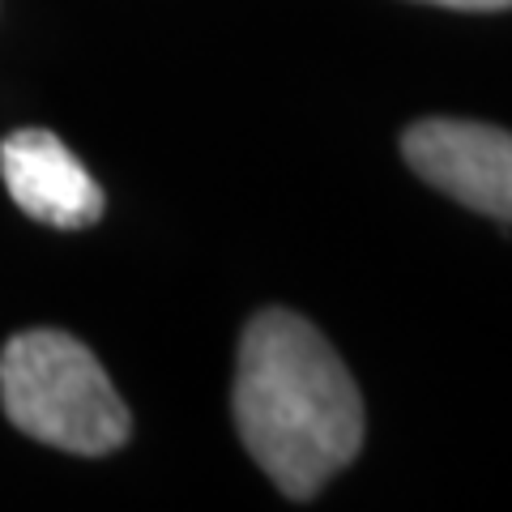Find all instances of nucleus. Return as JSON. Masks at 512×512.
Returning <instances> with one entry per match:
<instances>
[{"label":"nucleus","instance_id":"f03ea898","mask_svg":"<svg viewBox=\"0 0 512 512\" xmlns=\"http://www.w3.org/2000/svg\"><path fill=\"white\" fill-rule=\"evenodd\" d=\"M0 406L30 440L77 457H107L133 419L99 359L60 329H26L0 350Z\"/></svg>","mask_w":512,"mask_h":512},{"label":"nucleus","instance_id":"f257e3e1","mask_svg":"<svg viewBox=\"0 0 512 512\" xmlns=\"http://www.w3.org/2000/svg\"><path fill=\"white\" fill-rule=\"evenodd\" d=\"M231 406L252 461L291 500H312L363 448L359 384L299 312L269 308L248 320Z\"/></svg>","mask_w":512,"mask_h":512},{"label":"nucleus","instance_id":"7ed1b4c3","mask_svg":"<svg viewBox=\"0 0 512 512\" xmlns=\"http://www.w3.org/2000/svg\"><path fill=\"white\" fill-rule=\"evenodd\" d=\"M406 163L474 214L512 222V133L478 120L431 116L402 133Z\"/></svg>","mask_w":512,"mask_h":512},{"label":"nucleus","instance_id":"20e7f679","mask_svg":"<svg viewBox=\"0 0 512 512\" xmlns=\"http://www.w3.org/2000/svg\"><path fill=\"white\" fill-rule=\"evenodd\" d=\"M0 175L13 205L35 222L77 231L103 218V188L47 128H18L0 141Z\"/></svg>","mask_w":512,"mask_h":512},{"label":"nucleus","instance_id":"39448f33","mask_svg":"<svg viewBox=\"0 0 512 512\" xmlns=\"http://www.w3.org/2000/svg\"><path fill=\"white\" fill-rule=\"evenodd\" d=\"M423 5L461 9V13H500V9H512V0H423Z\"/></svg>","mask_w":512,"mask_h":512}]
</instances>
